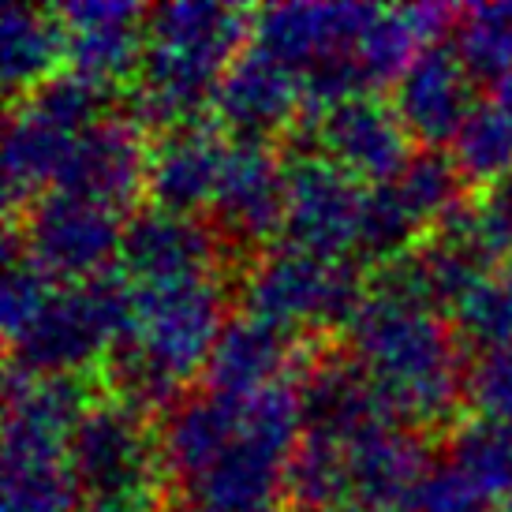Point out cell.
I'll return each mask as SVG.
<instances>
[{
  "label": "cell",
  "instance_id": "1",
  "mask_svg": "<svg viewBox=\"0 0 512 512\" xmlns=\"http://www.w3.org/2000/svg\"><path fill=\"white\" fill-rule=\"evenodd\" d=\"M348 356L404 427H441L464 400L460 341L449 318L374 288L344 329Z\"/></svg>",
  "mask_w": 512,
  "mask_h": 512
},
{
  "label": "cell",
  "instance_id": "2",
  "mask_svg": "<svg viewBox=\"0 0 512 512\" xmlns=\"http://www.w3.org/2000/svg\"><path fill=\"white\" fill-rule=\"evenodd\" d=\"M225 288L217 277L176 285H131L124 341L105 363L116 400L139 412L176 408L191 374L206 370L225 329Z\"/></svg>",
  "mask_w": 512,
  "mask_h": 512
},
{
  "label": "cell",
  "instance_id": "3",
  "mask_svg": "<svg viewBox=\"0 0 512 512\" xmlns=\"http://www.w3.org/2000/svg\"><path fill=\"white\" fill-rule=\"evenodd\" d=\"M255 12L214 0H176L146 12V57L135 75V120L184 128L202 120L206 101L251 38Z\"/></svg>",
  "mask_w": 512,
  "mask_h": 512
},
{
  "label": "cell",
  "instance_id": "4",
  "mask_svg": "<svg viewBox=\"0 0 512 512\" xmlns=\"http://www.w3.org/2000/svg\"><path fill=\"white\" fill-rule=\"evenodd\" d=\"M79 378H30L8 370L4 389V512H75L79 486L68 441L86 412Z\"/></svg>",
  "mask_w": 512,
  "mask_h": 512
},
{
  "label": "cell",
  "instance_id": "5",
  "mask_svg": "<svg viewBox=\"0 0 512 512\" xmlns=\"http://www.w3.org/2000/svg\"><path fill=\"white\" fill-rule=\"evenodd\" d=\"M303 441V412L292 382L243 397L240 430L210 468L184 483V501L199 512H281L288 468Z\"/></svg>",
  "mask_w": 512,
  "mask_h": 512
},
{
  "label": "cell",
  "instance_id": "6",
  "mask_svg": "<svg viewBox=\"0 0 512 512\" xmlns=\"http://www.w3.org/2000/svg\"><path fill=\"white\" fill-rule=\"evenodd\" d=\"M378 4H270L251 23V45L270 53L303 86V109L322 116L348 98L370 94L363 42Z\"/></svg>",
  "mask_w": 512,
  "mask_h": 512
},
{
  "label": "cell",
  "instance_id": "7",
  "mask_svg": "<svg viewBox=\"0 0 512 512\" xmlns=\"http://www.w3.org/2000/svg\"><path fill=\"white\" fill-rule=\"evenodd\" d=\"M131 318V281L101 273L94 281L57 285L30 326L8 341L12 370L30 378H79L109 363Z\"/></svg>",
  "mask_w": 512,
  "mask_h": 512
},
{
  "label": "cell",
  "instance_id": "8",
  "mask_svg": "<svg viewBox=\"0 0 512 512\" xmlns=\"http://www.w3.org/2000/svg\"><path fill=\"white\" fill-rule=\"evenodd\" d=\"M240 299L243 314L266 318L299 337L307 329H348L367 292L352 258H318L277 243L247 266Z\"/></svg>",
  "mask_w": 512,
  "mask_h": 512
},
{
  "label": "cell",
  "instance_id": "9",
  "mask_svg": "<svg viewBox=\"0 0 512 512\" xmlns=\"http://www.w3.org/2000/svg\"><path fill=\"white\" fill-rule=\"evenodd\" d=\"M68 468L79 498H157L161 438L146 412L124 400H94L68 441Z\"/></svg>",
  "mask_w": 512,
  "mask_h": 512
},
{
  "label": "cell",
  "instance_id": "10",
  "mask_svg": "<svg viewBox=\"0 0 512 512\" xmlns=\"http://www.w3.org/2000/svg\"><path fill=\"white\" fill-rule=\"evenodd\" d=\"M15 243L49 281L79 285L109 273V266L120 262L124 217L101 202L45 191L23 210V232Z\"/></svg>",
  "mask_w": 512,
  "mask_h": 512
},
{
  "label": "cell",
  "instance_id": "11",
  "mask_svg": "<svg viewBox=\"0 0 512 512\" xmlns=\"http://www.w3.org/2000/svg\"><path fill=\"white\" fill-rule=\"evenodd\" d=\"M367 184L314 150L285 161L281 243L318 258H348L359 243Z\"/></svg>",
  "mask_w": 512,
  "mask_h": 512
},
{
  "label": "cell",
  "instance_id": "12",
  "mask_svg": "<svg viewBox=\"0 0 512 512\" xmlns=\"http://www.w3.org/2000/svg\"><path fill=\"white\" fill-rule=\"evenodd\" d=\"M150 150L154 146L146 143V128L135 116L109 113L94 128L75 135L53 191L101 202L120 214L139 199V191H146Z\"/></svg>",
  "mask_w": 512,
  "mask_h": 512
},
{
  "label": "cell",
  "instance_id": "13",
  "mask_svg": "<svg viewBox=\"0 0 512 512\" xmlns=\"http://www.w3.org/2000/svg\"><path fill=\"white\" fill-rule=\"evenodd\" d=\"M311 135L314 154H322L367 187L389 184L412 157V135L400 124L393 101H382L378 94H359L314 116Z\"/></svg>",
  "mask_w": 512,
  "mask_h": 512
},
{
  "label": "cell",
  "instance_id": "14",
  "mask_svg": "<svg viewBox=\"0 0 512 512\" xmlns=\"http://www.w3.org/2000/svg\"><path fill=\"white\" fill-rule=\"evenodd\" d=\"M221 236L191 214L146 206L124 221L120 273L131 285H176L217 277Z\"/></svg>",
  "mask_w": 512,
  "mask_h": 512
},
{
  "label": "cell",
  "instance_id": "15",
  "mask_svg": "<svg viewBox=\"0 0 512 512\" xmlns=\"http://www.w3.org/2000/svg\"><path fill=\"white\" fill-rule=\"evenodd\" d=\"M64 27L68 72L113 90L135 79L146 57V12L128 0H75L53 8Z\"/></svg>",
  "mask_w": 512,
  "mask_h": 512
},
{
  "label": "cell",
  "instance_id": "16",
  "mask_svg": "<svg viewBox=\"0 0 512 512\" xmlns=\"http://www.w3.org/2000/svg\"><path fill=\"white\" fill-rule=\"evenodd\" d=\"M210 214L217 236L228 243H266L270 236H281L285 161L273 154L266 139H228Z\"/></svg>",
  "mask_w": 512,
  "mask_h": 512
},
{
  "label": "cell",
  "instance_id": "17",
  "mask_svg": "<svg viewBox=\"0 0 512 512\" xmlns=\"http://www.w3.org/2000/svg\"><path fill=\"white\" fill-rule=\"evenodd\" d=\"M475 105V79L445 42L427 45L393 86V109L404 131L430 150L453 143Z\"/></svg>",
  "mask_w": 512,
  "mask_h": 512
},
{
  "label": "cell",
  "instance_id": "18",
  "mask_svg": "<svg viewBox=\"0 0 512 512\" xmlns=\"http://www.w3.org/2000/svg\"><path fill=\"white\" fill-rule=\"evenodd\" d=\"M337 445L348 468V494L359 509H404L419 479L430 471L419 430L397 419L374 423Z\"/></svg>",
  "mask_w": 512,
  "mask_h": 512
},
{
  "label": "cell",
  "instance_id": "19",
  "mask_svg": "<svg viewBox=\"0 0 512 512\" xmlns=\"http://www.w3.org/2000/svg\"><path fill=\"white\" fill-rule=\"evenodd\" d=\"M217 124L228 128L236 139H266L273 131L292 124V116L303 109V86L285 64L258 45H247L232 60L221 86H217Z\"/></svg>",
  "mask_w": 512,
  "mask_h": 512
},
{
  "label": "cell",
  "instance_id": "20",
  "mask_svg": "<svg viewBox=\"0 0 512 512\" xmlns=\"http://www.w3.org/2000/svg\"><path fill=\"white\" fill-rule=\"evenodd\" d=\"M228 135L221 124L195 120L184 128L165 131L150 150V172H146V191L154 206L172 214H191L210 210L225 169Z\"/></svg>",
  "mask_w": 512,
  "mask_h": 512
},
{
  "label": "cell",
  "instance_id": "21",
  "mask_svg": "<svg viewBox=\"0 0 512 512\" xmlns=\"http://www.w3.org/2000/svg\"><path fill=\"white\" fill-rule=\"evenodd\" d=\"M296 393H299V412H303V434L307 438L348 441L356 438L359 430L393 419L352 356L303 359L299 363Z\"/></svg>",
  "mask_w": 512,
  "mask_h": 512
},
{
  "label": "cell",
  "instance_id": "22",
  "mask_svg": "<svg viewBox=\"0 0 512 512\" xmlns=\"http://www.w3.org/2000/svg\"><path fill=\"white\" fill-rule=\"evenodd\" d=\"M296 359H303V344L296 333L273 326L266 318H255V314H236L221 329L202 378H206V389L214 393L251 397L270 385L288 382Z\"/></svg>",
  "mask_w": 512,
  "mask_h": 512
},
{
  "label": "cell",
  "instance_id": "23",
  "mask_svg": "<svg viewBox=\"0 0 512 512\" xmlns=\"http://www.w3.org/2000/svg\"><path fill=\"white\" fill-rule=\"evenodd\" d=\"M64 60V27L53 8H27L4 4L0 12V75L15 98L60 75Z\"/></svg>",
  "mask_w": 512,
  "mask_h": 512
},
{
  "label": "cell",
  "instance_id": "24",
  "mask_svg": "<svg viewBox=\"0 0 512 512\" xmlns=\"http://www.w3.org/2000/svg\"><path fill=\"white\" fill-rule=\"evenodd\" d=\"M393 191L400 195V202L408 206V214L419 221L423 232H434L441 221L464 206V176L456 169V161L449 157V150H412L408 165L389 180Z\"/></svg>",
  "mask_w": 512,
  "mask_h": 512
},
{
  "label": "cell",
  "instance_id": "25",
  "mask_svg": "<svg viewBox=\"0 0 512 512\" xmlns=\"http://www.w3.org/2000/svg\"><path fill=\"white\" fill-rule=\"evenodd\" d=\"M449 464L483 501L512 498V423L468 419L449 434Z\"/></svg>",
  "mask_w": 512,
  "mask_h": 512
},
{
  "label": "cell",
  "instance_id": "26",
  "mask_svg": "<svg viewBox=\"0 0 512 512\" xmlns=\"http://www.w3.org/2000/svg\"><path fill=\"white\" fill-rule=\"evenodd\" d=\"M449 146V157L468 184L494 187L512 176V116L498 101H479Z\"/></svg>",
  "mask_w": 512,
  "mask_h": 512
},
{
  "label": "cell",
  "instance_id": "27",
  "mask_svg": "<svg viewBox=\"0 0 512 512\" xmlns=\"http://www.w3.org/2000/svg\"><path fill=\"white\" fill-rule=\"evenodd\" d=\"M453 49L471 79L498 86L512 72V4H475L456 12Z\"/></svg>",
  "mask_w": 512,
  "mask_h": 512
},
{
  "label": "cell",
  "instance_id": "28",
  "mask_svg": "<svg viewBox=\"0 0 512 512\" xmlns=\"http://www.w3.org/2000/svg\"><path fill=\"white\" fill-rule=\"evenodd\" d=\"M456 341L471 352L512 344V277L509 273H483L445 314Z\"/></svg>",
  "mask_w": 512,
  "mask_h": 512
},
{
  "label": "cell",
  "instance_id": "29",
  "mask_svg": "<svg viewBox=\"0 0 512 512\" xmlns=\"http://www.w3.org/2000/svg\"><path fill=\"white\" fill-rule=\"evenodd\" d=\"M19 109L64 135H83L109 116V90L75 72H60L38 90H30L27 98H19Z\"/></svg>",
  "mask_w": 512,
  "mask_h": 512
},
{
  "label": "cell",
  "instance_id": "30",
  "mask_svg": "<svg viewBox=\"0 0 512 512\" xmlns=\"http://www.w3.org/2000/svg\"><path fill=\"white\" fill-rule=\"evenodd\" d=\"M415 236H423V228L408 214V206L400 202L393 184L367 187V202H363V221H359V243L356 251L378 266H389L397 258L412 255Z\"/></svg>",
  "mask_w": 512,
  "mask_h": 512
},
{
  "label": "cell",
  "instance_id": "31",
  "mask_svg": "<svg viewBox=\"0 0 512 512\" xmlns=\"http://www.w3.org/2000/svg\"><path fill=\"white\" fill-rule=\"evenodd\" d=\"M57 281H49L8 236V251H4V288H0V318H4V337L15 341L23 329L30 326V318L42 311L45 299L53 296Z\"/></svg>",
  "mask_w": 512,
  "mask_h": 512
},
{
  "label": "cell",
  "instance_id": "32",
  "mask_svg": "<svg viewBox=\"0 0 512 512\" xmlns=\"http://www.w3.org/2000/svg\"><path fill=\"white\" fill-rule=\"evenodd\" d=\"M464 404L475 419L512 423V344L471 352L464 367Z\"/></svg>",
  "mask_w": 512,
  "mask_h": 512
},
{
  "label": "cell",
  "instance_id": "33",
  "mask_svg": "<svg viewBox=\"0 0 512 512\" xmlns=\"http://www.w3.org/2000/svg\"><path fill=\"white\" fill-rule=\"evenodd\" d=\"M400 512H483V498L445 460V464H430V471L419 479Z\"/></svg>",
  "mask_w": 512,
  "mask_h": 512
},
{
  "label": "cell",
  "instance_id": "34",
  "mask_svg": "<svg viewBox=\"0 0 512 512\" xmlns=\"http://www.w3.org/2000/svg\"><path fill=\"white\" fill-rule=\"evenodd\" d=\"M75 512H161L157 498H79Z\"/></svg>",
  "mask_w": 512,
  "mask_h": 512
},
{
  "label": "cell",
  "instance_id": "35",
  "mask_svg": "<svg viewBox=\"0 0 512 512\" xmlns=\"http://www.w3.org/2000/svg\"><path fill=\"white\" fill-rule=\"evenodd\" d=\"M494 101H498L501 109H505V113L512 116V72L505 75V79H501L498 86H494Z\"/></svg>",
  "mask_w": 512,
  "mask_h": 512
},
{
  "label": "cell",
  "instance_id": "36",
  "mask_svg": "<svg viewBox=\"0 0 512 512\" xmlns=\"http://www.w3.org/2000/svg\"><path fill=\"white\" fill-rule=\"evenodd\" d=\"M333 512H400V509H359V505H344V509H333Z\"/></svg>",
  "mask_w": 512,
  "mask_h": 512
},
{
  "label": "cell",
  "instance_id": "37",
  "mask_svg": "<svg viewBox=\"0 0 512 512\" xmlns=\"http://www.w3.org/2000/svg\"><path fill=\"white\" fill-rule=\"evenodd\" d=\"M165 512H199V509H191V505H187V501H184V505H169V509H165Z\"/></svg>",
  "mask_w": 512,
  "mask_h": 512
},
{
  "label": "cell",
  "instance_id": "38",
  "mask_svg": "<svg viewBox=\"0 0 512 512\" xmlns=\"http://www.w3.org/2000/svg\"><path fill=\"white\" fill-rule=\"evenodd\" d=\"M498 512H512V498H505V501H501V505H498Z\"/></svg>",
  "mask_w": 512,
  "mask_h": 512
},
{
  "label": "cell",
  "instance_id": "39",
  "mask_svg": "<svg viewBox=\"0 0 512 512\" xmlns=\"http://www.w3.org/2000/svg\"><path fill=\"white\" fill-rule=\"evenodd\" d=\"M505 273H509V277H512V258H509V270H505Z\"/></svg>",
  "mask_w": 512,
  "mask_h": 512
}]
</instances>
